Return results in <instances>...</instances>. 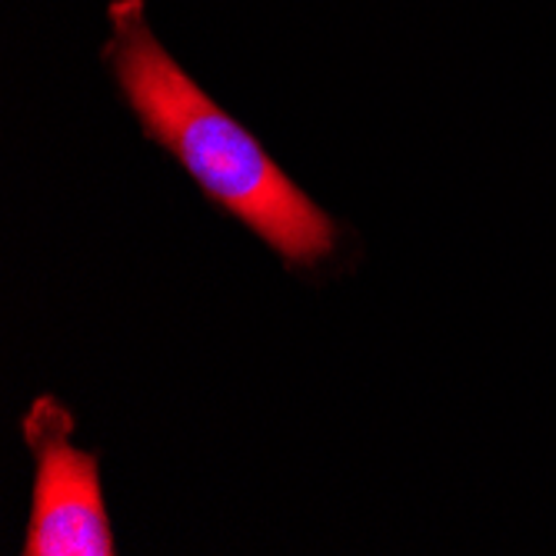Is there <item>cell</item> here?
Here are the masks:
<instances>
[{"mask_svg":"<svg viewBox=\"0 0 556 556\" xmlns=\"http://www.w3.org/2000/svg\"><path fill=\"white\" fill-rule=\"evenodd\" d=\"M21 433L37 464L24 556H111L100 460L74 446V414L54 396H37L21 417Z\"/></svg>","mask_w":556,"mask_h":556,"instance_id":"cell-2","label":"cell"},{"mask_svg":"<svg viewBox=\"0 0 556 556\" xmlns=\"http://www.w3.org/2000/svg\"><path fill=\"white\" fill-rule=\"evenodd\" d=\"M104 61L147 140L193 177L220 211L247 224L287 267H317L337 247V224L303 193L240 121L167 54L143 0H114Z\"/></svg>","mask_w":556,"mask_h":556,"instance_id":"cell-1","label":"cell"}]
</instances>
